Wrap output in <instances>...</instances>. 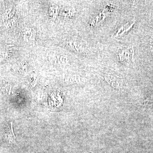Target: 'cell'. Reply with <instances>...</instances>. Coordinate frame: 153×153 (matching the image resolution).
I'll use <instances>...</instances> for the list:
<instances>
[{
    "label": "cell",
    "instance_id": "6da1fadb",
    "mask_svg": "<svg viewBox=\"0 0 153 153\" xmlns=\"http://www.w3.org/2000/svg\"><path fill=\"white\" fill-rule=\"evenodd\" d=\"M134 52L133 49H128L127 50L122 51V52L120 54H119L120 60L122 61H124V60H131L133 61L134 60Z\"/></svg>",
    "mask_w": 153,
    "mask_h": 153
},
{
    "label": "cell",
    "instance_id": "7a4b0ae2",
    "mask_svg": "<svg viewBox=\"0 0 153 153\" xmlns=\"http://www.w3.org/2000/svg\"><path fill=\"white\" fill-rule=\"evenodd\" d=\"M6 137L9 140L10 143H13L16 142V137L14 133L12 123H11L10 128L9 129L8 131L6 134Z\"/></svg>",
    "mask_w": 153,
    "mask_h": 153
},
{
    "label": "cell",
    "instance_id": "3957f363",
    "mask_svg": "<svg viewBox=\"0 0 153 153\" xmlns=\"http://www.w3.org/2000/svg\"><path fill=\"white\" fill-rule=\"evenodd\" d=\"M150 43L151 49H152V52L153 53V39H152L151 40Z\"/></svg>",
    "mask_w": 153,
    "mask_h": 153
}]
</instances>
